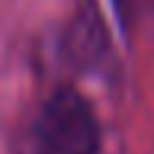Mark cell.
<instances>
[{"label":"cell","instance_id":"cell-1","mask_svg":"<svg viewBox=\"0 0 154 154\" xmlns=\"http://www.w3.org/2000/svg\"><path fill=\"white\" fill-rule=\"evenodd\" d=\"M38 154H100V122L80 93L58 90L35 122Z\"/></svg>","mask_w":154,"mask_h":154}]
</instances>
